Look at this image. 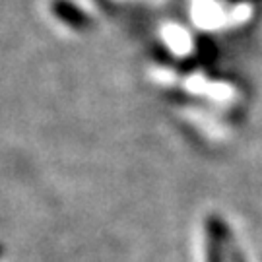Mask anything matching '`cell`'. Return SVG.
<instances>
[{"instance_id": "cell-1", "label": "cell", "mask_w": 262, "mask_h": 262, "mask_svg": "<svg viewBox=\"0 0 262 262\" xmlns=\"http://www.w3.org/2000/svg\"><path fill=\"white\" fill-rule=\"evenodd\" d=\"M53 8H55L53 12H55L58 18L62 19V21H66V24H70L76 29H84L90 24V18L85 16L84 12H80L74 4H70L66 0H56L55 4H53Z\"/></svg>"}, {"instance_id": "cell-2", "label": "cell", "mask_w": 262, "mask_h": 262, "mask_svg": "<svg viewBox=\"0 0 262 262\" xmlns=\"http://www.w3.org/2000/svg\"><path fill=\"white\" fill-rule=\"evenodd\" d=\"M0 254H2V247H0Z\"/></svg>"}]
</instances>
